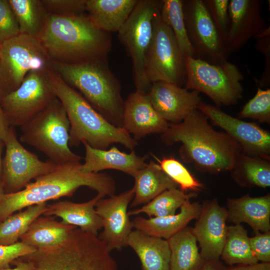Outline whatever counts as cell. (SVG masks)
<instances>
[{"instance_id":"1","label":"cell","mask_w":270,"mask_h":270,"mask_svg":"<svg viewBox=\"0 0 270 270\" xmlns=\"http://www.w3.org/2000/svg\"><path fill=\"white\" fill-rule=\"evenodd\" d=\"M160 134L162 141L166 146L180 142L182 160L192 164L200 172L216 174L230 171L242 152L236 140L224 132L214 129L206 116L198 109L182 122L170 123Z\"/></svg>"},{"instance_id":"2","label":"cell","mask_w":270,"mask_h":270,"mask_svg":"<svg viewBox=\"0 0 270 270\" xmlns=\"http://www.w3.org/2000/svg\"><path fill=\"white\" fill-rule=\"evenodd\" d=\"M80 162L56 164L48 173L36 178L24 189L4 194L0 202V218L4 220L28 206L64 196H72L78 188L86 186L104 198L114 195L116 182L106 173L84 172Z\"/></svg>"},{"instance_id":"3","label":"cell","mask_w":270,"mask_h":270,"mask_svg":"<svg viewBox=\"0 0 270 270\" xmlns=\"http://www.w3.org/2000/svg\"><path fill=\"white\" fill-rule=\"evenodd\" d=\"M38 38L50 58L67 63L106 58L112 46L110 34L98 28L83 14H48Z\"/></svg>"},{"instance_id":"4","label":"cell","mask_w":270,"mask_h":270,"mask_svg":"<svg viewBox=\"0 0 270 270\" xmlns=\"http://www.w3.org/2000/svg\"><path fill=\"white\" fill-rule=\"evenodd\" d=\"M46 72L53 92L70 122V146L85 142L93 148L107 150L113 144H120L134 150L138 142L124 128L109 122L54 70L48 67Z\"/></svg>"},{"instance_id":"5","label":"cell","mask_w":270,"mask_h":270,"mask_svg":"<svg viewBox=\"0 0 270 270\" xmlns=\"http://www.w3.org/2000/svg\"><path fill=\"white\" fill-rule=\"evenodd\" d=\"M50 65L109 122L122 127L124 100L107 58L76 64L50 61Z\"/></svg>"},{"instance_id":"6","label":"cell","mask_w":270,"mask_h":270,"mask_svg":"<svg viewBox=\"0 0 270 270\" xmlns=\"http://www.w3.org/2000/svg\"><path fill=\"white\" fill-rule=\"evenodd\" d=\"M20 258L30 263L32 270H118L104 242L78 228L60 244Z\"/></svg>"},{"instance_id":"7","label":"cell","mask_w":270,"mask_h":270,"mask_svg":"<svg viewBox=\"0 0 270 270\" xmlns=\"http://www.w3.org/2000/svg\"><path fill=\"white\" fill-rule=\"evenodd\" d=\"M20 140L44 154L56 164L80 162L68 144L70 122L60 101L56 98L40 113L20 127Z\"/></svg>"},{"instance_id":"8","label":"cell","mask_w":270,"mask_h":270,"mask_svg":"<svg viewBox=\"0 0 270 270\" xmlns=\"http://www.w3.org/2000/svg\"><path fill=\"white\" fill-rule=\"evenodd\" d=\"M184 61L186 89L204 94L218 106L233 105L242 98L244 76L236 65L228 61L211 64L190 56Z\"/></svg>"},{"instance_id":"9","label":"cell","mask_w":270,"mask_h":270,"mask_svg":"<svg viewBox=\"0 0 270 270\" xmlns=\"http://www.w3.org/2000/svg\"><path fill=\"white\" fill-rule=\"evenodd\" d=\"M162 0H138L128 20L118 32L132 64L136 90L147 94L151 84L144 71L145 60L153 32V20L160 12Z\"/></svg>"},{"instance_id":"10","label":"cell","mask_w":270,"mask_h":270,"mask_svg":"<svg viewBox=\"0 0 270 270\" xmlns=\"http://www.w3.org/2000/svg\"><path fill=\"white\" fill-rule=\"evenodd\" d=\"M50 56L39 38L26 34L0 44V92L2 96L16 90L27 74L47 68Z\"/></svg>"},{"instance_id":"11","label":"cell","mask_w":270,"mask_h":270,"mask_svg":"<svg viewBox=\"0 0 270 270\" xmlns=\"http://www.w3.org/2000/svg\"><path fill=\"white\" fill-rule=\"evenodd\" d=\"M144 71L150 84L162 81L182 87L186 82L184 56L172 30L162 19L160 12L153 20L152 36L146 56Z\"/></svg>"},{"instance_id":"12","label":"cell","mask_w":270,"mask_h":270,"mask_svg":"<svg viewBox=\"0 0 270 270\" xmlns=\"http://www.w3.org/2000/svg\"><path fill=\"white\" fill-rule=\"evenodd\" d=\"M46 69L29 72L16 90L2 96L0 106L10 126L24 125L56 98Z\"/></svg>"},{"instance_id":"13","label":"cell","mask_w":270,"mask_h":270,"mask_svg":"<svg viewBox=\"0 0 270 270\" xmlns=\"http://www.w3.org/2000/svg\"><path fill=\"white\" fill-rule=\"evenodd\" d=\"M184 22L196 58L211 64L227 60L224 44L203 0H182Z\"/></svg>"},{"instance_id":"14","label":"cell","mask_w":270,"mask_h":270,"mask_svg":"<svg viewBox=\"0 0 270 270\" xmlns=\"http://www.w3.org/2000/svg\"><path fill=\"white\" fill-rule=\"evenodd\" d=\"M4 143L2 180L5 194L22 190L32 180L48 173L56 164L48 160L42 161L24 148L18 140L13 126H10Z\"/></svg>"},{"instance_id":"15","label":"cell","mask_w":270,"mask_h":270,"mask_svg":"<svg viewBox=\"0 0 270 270\" xmlns=\"http://www.w3.org/2000/svg\"><path fill=\"white\" fill-rule=\"evenodd\" d=\"M197 109L212 123L222 129L240 146L242 152L270 160V133L256 124L224 112L218 106L201 102Z\"/></svg>"},{"instance_id":"16","label":"cell","mask_w":270,"mask_h":270,"mask_svg":"<svg viewBox=\"0 0 270 270\" xmlns=\"http://www.w3.org/2000/svg\"><path fill=\"white\" fill-rule=\"evenodd\" d=\"M134 196L133 188L118 195L100 199L95 209L101 218L103 231L98 238L110 252L120 250L126 246L128 236L133 228L128 214V206Z\"/></svg>"},{"instance_id":"17","label":"cell","mask_w":270,"mask_h":270,"mask_svg":"<svg viewBox=\"0 0 270 270\" xmlns=\"http://www.w3.org/2000/svg\"><path fill=\"white\" fill-rule=\"evenodd\" d=\"M262 6L260 0H230L228 29L224 42L228 56L268 28L262 16Z\"/></svg>"},{"instance_id":"18","label":"cell","mask_w":270,"mask_h":270,"mask_svg":"<svg viewBox=\"0 0 270 270\" xmlns=\"http://www.w3.org/2000/svg\"><path fill=\"white\" fill-rule=\"evenodd\" d=\"M227 219L226 209L216 200H206L202 205L192 230L204 261L220 259L226 238Z\"/></svg>"},{"instance_id":"19","label":"cell","mask_w":270,"mask_h":270,"mask_svg":"<svg viewBox=\"0 0 270 270\" xmlns=\"http://www.w3.org/2000/svg\"><path fill=\"white\" fill-rule=\"evenodd\" d=\"M198 92L188 90L172 83L156 82L152 84L147 93L156 112L166 122L178 123L202 102Z\"/></svg>"},{"instance_id":"20","label":"cell","mask_w":270,"mask_h":270,"mask_svg":"<svg viewBox=\"0 0 270 270\" xmlns=\"http://www.w3.org/2000/svg\"><path fill=\"white\" fill-rule=\"evenodd\" d=\"M169 124L154 108L147 94L136 90L124 100L122 127L137 142L148 134H162Z\"/></svg>"},{"instance_id":"21","label":"cell","mask_w":270,"mask_h":270,"mask_svg":"<svg viewBox=\"0 0 270 270\" xmlns=\"http://www.w3.org/2000/svg\"><path fill=\"white\" fill-rule=\"evenodd\" d=\"M85 148L84 162L81 170L84 172H100L105 170L121 171L134 177L146 166V156L138 155L134 150L130 153L121 152L113 146L109 150L93 148L82 143Z\"/></svg>"},{"instance_id":"22","label":"cell","mask_w":270,"mask_h":270,"mask_svg":"<svg viewBox=\"0 0 270 270\" xmlns=\"http://www.w3.org/2000/svg\"><path fill=\"white\" fill-rule=\"evenodd\" d=\"M102 198H104L97 194L90 200L82 203L58 201L48 205V209L43 215L59 217L64 224L98 236V231L102 228V222L96 212L95 206Z\"/></svg>"},{"instance_id":"23","label":"cell","mask_w":270,"mask_h":270,"mask_svg":"<svg viewBox=\"0 0 270 270\" xmlns=\"http://www.w3.org/2000/svg\"><path fill=\"white\" fill-rule=\"evenodd\" d=\"M228 219L235 224L245 222L256 232L270 229V195L252 197L248 194L227 201Z\"/></svg>"},{"instance_id":"24","label":"cell","mask_w":270,"mask_h":270,"mask_svg":"<svg viewBox=\"0 0 270 270\" xmlns=\"http://www.w3.org/2000/svg\"><path fill=\"white\" fill-rule=\"evenodd\" d=\"M202 205L197 202L186 200L177 214L164 217L146 218L137 216L132 221L133 228L146 234L168 240L187 226L188 223L197 219L202 210Z\"/></svg>"},{"instance_id":"25","label":"cell","mask_w":270,"mask_h":270,"mask_svg":"<svg viewBox=\"0 0 270 270\" xmlns=\"http://www.w3.org/2000/svg\"><path fill=\"white\" fill-rule=\"evenodd\" d=\"M126 246L136 253L142 270H170V251L166 240L132 230Z\"/></svg>"},{"instance_id":"26","label":"cell","mask_w":270,"mask_h":270,"mask_svg":"<svg viewBox=\"0 0 270 270\" xmlns=\"http://www.w3.org/2000/svg\"><path fill=\"white\" fill-rule=\"evenodd\" d=\"M138 0H86V10L92 22L105 32H118Z\"/></svg>"},{"instance_id":"27","label":"cell","mask_w":270,"mask_h":270,"mask_svg":"<svg viewBox=\"0 0 270 270\" xmlns=\"http://www.w3.org/2000/svg\"><path fill=\"white\" fill-rule=\"evenodd\" d=\"M76 228L58 222L55 216L42 215L32 222L20 240L36 250L51 248L64 242Z\"/></svg>"},{"instance_id":"28","label":"cell","mask_w":270,"mask_h":270,"mask_svg":"<svg viewBox=\"0 0 270 270\" xmlns=\"http://www.w3.org/2000/svg\"><path fill=\"white\" fill-rule=\"evenodd\" d=\"M133 178L134 196L131 207L145 204L164 191L178 186L160 165L152 160Z\"/></svg>"},{"instance_id":"29","label":"cell","mask_w":270,"mask_h":270,"mask_svg":"<svg viewBox=\"0 0 270 270\" xmlns=\"http://www.w3.org/2000/svg\"><path fill=\"white\" fill-rule=\"evenodd\" d=\"M170 270H199L204 262L192 228L186 226L168 240Z\"/></svg>"},{"instance_id":"30","label":"cell","mask_w":270,"mask_h":270,"mask_svg":"<svg viewBox=\"0 0 270 270\" xmlns=\"http://www.w3.org/2000/svg\"><path fill=\"white\" fill-rule=\"evenodd\" d=\"M270 160L241 152L230 172L240 186L266 188L270 186Z\"/></svg>"},{"instance_id":"31","label":"cell","mask_w":270,"mask_h":270,"mask_svg":"<svg viewBox=\"0 0 270 270\" xmlns=\"http://www.w3.org/2000/svg\"><path fill=\"white\" fill-rule=\"evenodd\" d=\"M220 256L230 266L258 262L252 250L247 230L240 224L227 226Z\"/></svg>"},{"instance_id":"32","label":"cell","mask_w":270,"mask_h":270,"mask_svg":"<svg viewBox=\"0 0 270 270\" xmlns=\"http://www.w3.org/2000/svg\"><path fill=\"white\" fill-rule=\"evenodd\" d=\"M18 22L20 33L38 37L48 14L42 0H8Z\"/></svg>"},{"instance_id":"33","label":"cell","mask_w":270,"mask_h":270,"mask_svg":"<svg viewBox=\"0 0 270 270\" xmlns=\"http://www.w3.org/2000/svg\"><path fill=\"white\" fill-rule=\"evenodd\" d=\"M47 209L46 202H43L28 206L24 210L5 218L0 224V246H10L18 242L32 222L43 215Z\"/></svg>"},{"instance_id":"34","label":"cell","mask_w":270,"mask_h":270,"mask_svg":"<svg viewBox=\"0 0 270 270\" xmlns=\"http://www.w3.org/2000/svg\"><path fill=\"white\" fill-rule=\"evenodd\" d=\"M196 196V192L188 194L178 188H170L162 192L140 208L128 211V214L131 216L144 213L150 218L174 215L186 200Z\"/></svg>"},{"instance_id":"35","label":"cell","mask_w":270,"mask_h":270,"mask_svg":"<svg viewBox=\"0 0 270 270\" xmlns=\"http://www.w3.org/2000/svg\"><path fill=\"white\" fill-rule=\"evenodd\" d=\"M162 19L172 30L184 57L196 58L188 40L182 12V0H162Z\"/></svg>"},{"instance_id":"36","label":"cell","mask_w":270,"mask_h":270,"mask_svg":"<svg viewBox=\"0 0 270 270\" xmlns=\"http://www.w3.org/2000/svg\"><path fill=\"white\" fill-rule=\"evenodd\" d=\"M158 161L162 170L178 184L180 190L196 192L202 188V184L178 160L168 157Z\"/></svg>"},{"instance_id":"37","label":"cell","mask_w":270,"mask_h":270,"mask_svg":"<svg viewBox=\"0 0 270 270\" xmlns=\"http://www.w3.org/2000/svg\"><path fill=\"white\" fill-rule=\"evenodd\" d=\"M240 119L250 118L262 123H270V89L258 86L254 96L243 106L238 114Z\"/></svg>"},{"instance_id":"38","label":"cell","mask_w":270,"mask_h":270,"mask_svg":"<svg viewBox=\"0 0 270 270\" xmlns=\"http://www.w3.org/2000/svg\"><path fill=\"white\" fill-rule=\"evenodd\" d=\"M212 20L224 42L228 29L229 0H203Z\"/></svg>"},{"instance_id":"39","label":"cell","mask_w":270,"mask_h":270,"mask_svg":"<svg viewBox=\"0 0 270 270\" xmlns=\"http://www.w3.org/2000/svg\"><path fill=\"white\" fill-rule=\"evenodd\" d=\"M20 34L18 22L8 0H0V44Z\"/></svg>"},{"instance_id":"40","label":"cell","mask_w":270,"mask_h":270,"mask_svg":"<svg viewBox=\"0 0 270 270\" xmlns=\"http://www.w3.org/2000/svg\"><path fill=\"white\" fill-rule=\"evenodd\" d=\"M42 2L46 10L54 14L78 15L86 10V0H46Z\"/></svg>"},{"instance_id":"41","label":"cell","mask_w":270,"mask_h":270,"mask_svg":"<svg viewBox=\"0 0 270 270\" xmlns=\"http://www.w3.org/2000/svg\"><path fill=\"white\" fill-rule=\"evenodd\" d=\"M36 250L20 241L12 245L0 246V269L10 268L14 260Z\"/></svg>"},{"instance_id":"42","label":"cell","mask_w":270,"mask_h":270,"mask_svg":"<svg viewBox=\"0 0 270 270\" xmlns=\"http://www.w3.org/2000/svg\"><path fill=\"white\" fill-rule=\"evenodd\" d=\"M254 38L257 40L256 48L265 56L266 66L259 80H256L260 86H269L270 84V26L263 33Z\"/></svg>"},{"instance_id":"43","label":"cell","mask_w":270,"mask_h":270,"mask_svg":"<svg viewBox=\"0 0 270 270\" xmlns=\"http://www.w3.org/2000/svg\"><path fill=\"white\" fill-rule=\"evenodd\" d=\"M256 232L255 236L250 238L252 250L258 261L270 262V232Z\"/></svg>"},{"instance_id":"44","label":"cell","mask_w":270,"mask_h":270,"mask_svg":"<svg viewBox=\"0 0 270 270\" xmlns=\"http://www.w3.org/2000/svg\"><path fill=\"white\" fill-rule=\"evenodd\" d=\"M227 270H270V262H257L251 264H237L227 267Z\"/></svg>"},{"instance_id":"45","label":"cell","mask_w":270,"mask_h":270,"mask_svg":"<svg viewBox=\"0 0 270 270\" xmlns=\"http://www.w3.org/2000/svg\"><path fill=\"white\" fill-rule=\"evenodd\" d=\"M199 270H227V267L218 259L204 261Z\"/></svg>"},{"instance_id":"46","label":"cell","mask_w":270,"mask_h":270,"mask_svg":"<svg viewBox=\"0 0 270 270\" xmlns=\"http://www.w3.org/2000/svg\"><path fill=\"white\" fill-rule=\"evenodd\" d=\"M10 126L4 116L0 106V142H4L8 135Z\"/></svg>"},{"instance_id":"47","label":"cell","mask_w":270,"mask_h":270,"mask_svg":"<svg viewBox=\"0 0 270 270\" xmlns=\"http://www.w3.org/2000/svg\"><path fill=\"white\" fill-rule=\"evenodd\" d=\"M12 264L15 266L14 268L0 269V270H32L30 264L20 258L14 260Z\"/></svg>"},{"instance_id":"48","label":"cell","mask_w":270,"mask_h":270,"mask_svg":"<svg viewBox=\"0 0 270 270\" xmlns=\"http://www.w3.org/2000/svg\"><path fill=\"white\" fill-rule=\"evenodd\" d=\"M4 146V142H0V179H2V149Z\"/></svg>"},{"instance_id":"49","label":"cell","mask_w":270,"mask_h":270,"mask_svg":"<svg viewBox=\"0 0 270 270\" xmlns=\"http://www.w3.org/2000/svg\"><path fill=\"white\" fill-rule=\"evenodd\" d=\"M4 194H5V192L4 190L2 180V179H0V202L1 199ZM2 222V220H1L0 218V224Z\"/></svg>"},{"instance_id":"50","label":"cell","mask_w":270,"mask_h":270,"mask_svg":"<svg viewBox=\"0 0 270 270\" xmlns=\"http://www.w3.org/2000/svg\"><path fill=\"white\" fill-rule=\"evenodd\" d=\"M2 97V94H1V93L0 92V102Z\"/></svg>"}]
</instances>
